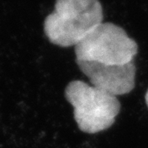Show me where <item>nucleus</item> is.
Returning <instances> with one entry per match:
<instances>
[{"label":"nucleus","instance_id":"obj_2","mask_svg":"<svg viewBox=\"0 0 148 148\" xmlns=\"http://www.w3.org/2000/svg\"><path fill=\"white\" fill-rule=\"evenodd\" d=\"M65 98L73 108L74 119L78 128L90 134L110 127L121 107L117 96L79 80L68 84Z\"/></svg>","mask_w":148,"mask_h":148},{"label":"nucleus","instance_id":"obj_3","mask_svg":"<svg viewBox=\"0 0 148 148\" xmlns=\"http://www.w3.org/2000/svg\"><path fill=\"white\" fill-rule=\"evenodd\" d=\"M138 44L122 27L102 22L75 46L76 61L123 65L133 62Z\"/></svg>","mask_w":148,"mask_h":148},{"label":"nucleus","instance_id":"obj_5","mask_svg":"<svg viewBox=\"0 0 148 148\" xmlns=\"http://www.w3.org/2000/svg\"><path fill=\"white\" fill-rule=\"evenodd\" d=\"M145 101H146V104H147V106L148 107V90L147 91V93H146V95H145Z\"/></svg>","mask_w":148,"mask_h":148},{"label":"nucleus","instance_id":"obj_1","mask_svg":"<svg viewBox=\"0 0 148 148\" xmlns=\"http://www.w3.org/2000/svg\"><path fill=\"white\" fill-rule=\"evenodd\" d=\"M103 22L99 0H57L54 11L45 18L49 40L61 47L76 46Z\"/></svg>","mask_w":148,"mask_h":148},{"label":"nucleus","instance_id":"obj_4","mask_svg":"<svg viewBox=\"0 0 148 148\" xmlns=\"http://www.w3.org/2000/svg\"><path fill=\"white\" fill-rule=\"evenodd\" d=\"M77 64L92 86L110 95H126L135 87L137 69L133 62L123 65L83 61H77Z\"/></svg>","mask_w":148,"mask_h":148}]
</instances>
